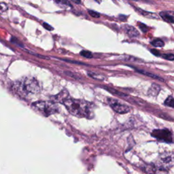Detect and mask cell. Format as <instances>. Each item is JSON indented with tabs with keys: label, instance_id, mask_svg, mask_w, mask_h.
I'll return each instance as SVG.
<instances>
[{
	"label": "cell",
	"instance_id": "6da1fadb",
	"mask_svg": "<svg viewBox=\"0 0 174 174\" xmlns=\"http://www.w3.org/2000/svg\"><path fill=\"white\" fill-rule=\"evenodd\" d=\"M63 104L70 114L80 118H92L93 114V103L82 99L68 98Z\"/></svg>",
	"mask_w": 174,
	"mask_h": 174
},
{
	"label": "cell",
	"instance_id": "52a82bcc",
	"mask_svg": "<svg viewBox=\"0 0 174 174\" xmlns=\"http://www.w3.org/2000/svg\"><path fill=\"white\" fill-rule=\"evenodd\" d=\"M160 16L161 17L162 19H163L164 20H165L166 22L170 23H173L174 22L173 12H170V11L161 12V13H160Z\"/></svg>",
	"mask_w": 174,
	"mask_h": 174
},
{
	"label": "cell",
	"instance_id": "9a60e30c",
	"mask_svg": "<svg viewBox=\"0 0 174 174\" xmlns=\"http://www.w3.org/2000/svg\"><path fill=\"white\" fill-rule=\"evenodd\" d=\"M8 10V6L4 3H0V14L4 13Z\"/></svg>",
	"mask_w": 174,
	"mask_h": 174
},
{
	"label": "cell",
	"instance_id": "7a4b0ae2",
	"mask_svg": "<svg viewBox=\"0 0 174 174\" xmlns=\"http://www.w3.org/2000/svg\"><path fill=\"white\" fill-rule=\"evenodd\" d=\"M13 89L19 95L27 97L39 93L40 87L35 78H25L14 83Z\"/></svg>",
	"mask_w": 174,
	"mask_h": 174
},
{
	"label": "cell",
	"instance_id": "8992f818",
	"mask_svg": "<svg viewBox=\"0 0 174 174\" xmlns=\"http://www.w3.org/2000/svg\"><path fill=\"white\" fill-rule=\"evenodd\" d=\"M108 102L109 106H111V108L114 109V110L119 113V114H125L130 111V108L128 106L123 104V103L119 102L118 101L113 99H109Z\"/></svg>",
	"mask_w": 174,
	"mask_h": 174
},
{
	"label": "cell",
	"instance_id": "603a6c76",
	"mask_svg": "<svg viewBox=\"0 0 174 174\" xmlns=\"http://www.w3.org/2000/svg\"><path fill=\"white\" fill-rule=\"evenodd\" d=\"M132 1H134V2H142V1H145V0H132Z\"/></svg>",
	"mask_w": 174,
	"mask_h": 174
},
{
	"label": "cell",
	"instance_id": "4fadbf2b",
	"mask_svg": "<svg viewBox=\"0 0 174 174\" xmlns=\"http://www.w3.org/2000/svg\"><path fill=\"white\" fill-rule=\"evenodd\" d=\"M173 98L172 96L168 97L165 100V104L167 106L171 107V108H173Z\"/></svg>",
	"mask_w": 174,
	"mask_h": 174
},
{
	"label": "cell",
	"instance_id": "7c38bea8",
	"mask_svg": "<svg viewBox=\"0 0 174 174\" xmlns=\"http://www.w3.org/2000/svg\"><path fill=\"white\" fill-rule=\"evenodd\" d=\"M139 13H141V14L143 15V16L146 17L153 18V19H157V17L156 16V14L154 13H148V12H145L143 10H139Z\"/></svg>",
	"mask_w": 174,
	"mask_h": 174
},
{
	"label": "cell",
	"instance_id": "ba28073f",
	"mask_svg": "<svg viewBox=\"0 0 174 174\" xmlns=\"http://www.w3.org/2000/svg\"><path fill=\"white\" fill-rule=\"evenodd\" d=\"M124 27V31H126V33L129 35V36H130V37L136 38L139 36V32L135 27L130 25H125Z\"/></svg>",
	"mask_w": 174,
	"mask_h": 174
},
{
	"label": "cell",
	"instance_id": "ffe728a7",
	"mask_svg": "<svg viewBox=\"0 0 174 174\" xmlns=\"http://www.w3.org/2000/svg\"><path fill=\"white\" fill-rule=\"evenodd\" d=\"M43 27H44L46 29L48 30V31H53V27H52V26H50V25H48V24L46 23H43Z\"/></svg>",
	"mask_w": 174,
	"mask_h": 174
},
{
	"label": "cell",
	"instance_id": "cb8c5ba5",
	"mask_svg": "<svg viewBox=\"0 0 174 174\" xmlns=\"http://www.w3.org/2000/svg\"><path fill=\"white\" fill-rule=\"evenodd\" d=\"M95 1H96L97 2L99 3V4H100V3H101V2H102V0H95Z\"/></svg>",
	"mask_w": 174,
	"mask_h": 174
},
{
	"label": "cell",
	"instance_id": "e0dca14e",
	"mask_svg": "<svg viewBox=\"0 0 174 174\" xmlns=\"http://www.w3.org/2000/svg\"><path fill=\"white\" fill-rule=\"evenodd\" d=\"M162 57L167 60H169V61H173L174 59V56L173 54H165L163 56H162Z\"/></svg>",
	"mask_w": 174,
	"mask_h": 174
},
{
	"label": "cell",
	"instance_id": "8fae6325",
	"mask_svg": "<svg viewBox=\"0 0 174 174\" xmlns=\"http://www.w3.org/2000/svg\"><path fill=\"white\" fill-rule=\"evenodd\" d=\"M151 44L155 47H163L164 46V42L160 39H157L151 42Z\"/></svg>",
	"mask_w": 174,
	"mask_h": 174
},
{
	"label": "cell",
	"instance_id": "277c9868",
	"mask_svg": "<svg viewBox=\"0 0 174 174\" xmlns=\"http://www.w3.org/2000/svg\"><path fill=\"white\" fill-rule=\"evenodd\" d=\"M174 163L173 152H165L158 157L157 161L154 165L156 169L165 171L172 167Z\"/></svg>",
	"mask_w": 174,
	"mask_h": 174
},
{
	"label": "cell",
	"instance_id": "30bf717a",
	"mask_svg": "<svg viewBox=\"0 0 174 174\" xmlns=\"http://www.w3.org/2000/svg\"><path fill=\"white\" fill-rule=\"evenodd\" d=\"M88 75L91 78H93L94 79H97V80H104V77H103L102 75L96 74V73L88 72Z\"/></svg>",
	"mask_w": 174,
	"mask_h": 174
},
{
	"label": "cell",
	"instance_id": "3957f363",
	"mask_svg": "<svg viewBox=\"0 0 174 174\" xmlns=\"http://www.w3.org/2000/svg\"><path fill=\"white\" fill-rule=\"evenodd\" d=\"M32 107L35 110L41 113L44 117H48L58 112V106L51 102H36L33 103Z\"/></svg>",
	"mask_w": 174,
	"mask_h": 174
},
{
	"label": "cell",
	"instance_id": "5b68a950",
	"mask_svg": "<svg viewBox=\"0 0 174 174\" xmlns=\"http://www.w3.org/2000/svg\"><path fill=\"white\" fill-rule=\"evenodd\" d=\"M152 135L161 141L168 143H172V134L169 130L167 129H158L152 131Z\"/></svg>",
	"mask_w": 174,
	"mask_h": 174
},
{
	"label": "cell",
	"instance_id": "9c48e42d",
	"mask_svg": "<svg viewBox=\"0 0 174 174\" xmlns=\"http://www.w3.org/2000/svg\"><path fill=\"white\" fill-rule=\"evenodd\" d=\"M135 70H136V71H137V72L140 73V74H143V75H146V76H149V77H151V78H152L157 79V80H161V81H164L163 79H162L161 78H160L158 76H157V75L153 74H151V73H150V72H144V71H143V70H141V69H135Z\"/></svg>",
	"mask_w": 174,
	"mask_h": 174
},
{
	"label": "cell",
	"instance_id": "d6986e66",
	"mask_svg": "<svg viewBox=\"0 0 174 174\" xmlns=\"http://www.w3.org/2000/svg\"><path fill=\"white\" fill-rule=\"evenodd\" d=\"M139 28L140 29L142 30V31L143 32V33H146V31H148V27L145 25L144 24H143V23H139Z\"/></svg>",
	"mask_w": 174,
	"mask_h": 174
},
{
	"label": "cell",
	"instance_id": "2e32d148",
	"mask_svg": "<svg viewBox=\"0 0 174 174\" xmlns=\"http://www.w3.org/2000/svg\"><path fill=\"white\" fill-rule=\"evenodd\" d=\"M56 2L60 5L69 6L72 7V5L70 4L69 2L68 1H67V0H56Z\"/></svg>",
	"mask_w": 174,
	"mask_h": 174
},
{
	"label": "cell",
	"instance_id": "7402d4cb",
	"mask_svg": "<svg viewBox=\"0 0 174 174\" xmlns=\"http://www.w3.org/2000/svg\"><path fill=\"white\" fill-rule=\"evenodd\" d=\"M72 2H74L76 4H80L81 3V0H71Z\"/></svg>",
	"mask_w": 174,
	"mask_h": 174
},
{
	"label": "cell",
	"instance_id": "44dd1931",
	"mask_svg": "<svg viewBox=\"0 0 174 174\" xmlns=\"http://www.w3.org/2000/svg\"><path fill=\"white\" fill-rule=\"evenodd\" d=\"M150 51H151V53H152V54H154L155 56H157V57H160V56H161L160 53H159V52H158V50H157L152 49V50H151Z\"/></svg>",
	"mask_w": 174,
	"mask_h": 174
},
{
	"label": "cell",
	"instance_id": "5bb4252c",
	"mask_svg": "<svg viewBox=\"0 0 174 174\" xmlns=\"http://www.w3.org/2000/svg\"><path fill=\"white\" fill-rule=\"evenodd\" d=\"M80 55H82V57H86L87 59H91V58L93 57V54L92 53H91L89 51H87V50H82L80 53Z\"/></svg>",
	"mask_w": 174,
	"mask_h": 174
},
{
	"label": "cell",
	"instance_id": "ac0fdd59",
	"mask_svg": "<svg viewBox=\"0 0 174 174\" xmlns=\"http://www.w3.org/2000/svg\"><path fill=\"white\" fill-rule=\"evenodd\" d=\"M88 14H89L93 18H99L100 17V14L95 11L88 10Z\"/></svg>",
	"mask_w": 174,
	"mask_h": 174
}]
</instances>
